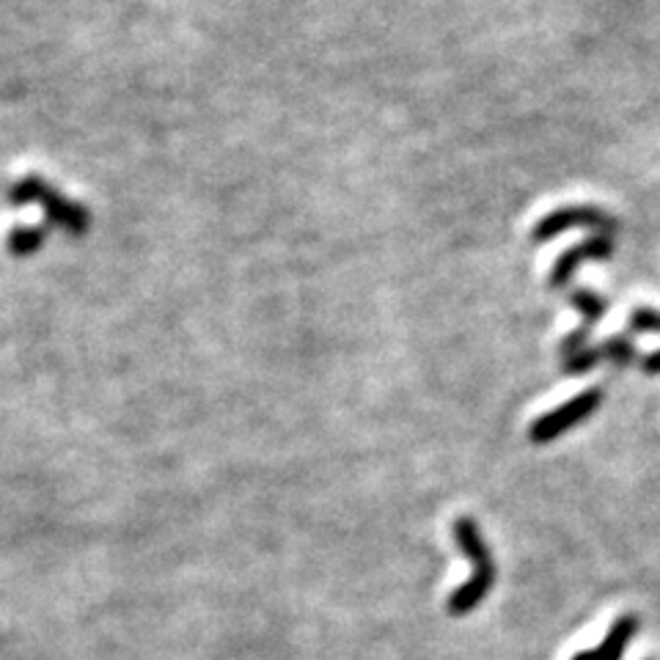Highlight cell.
Returning a JSON list of instances; mask_svg holds the SVG:
<instances>
[{
    "label": "cell",
    "instance_id": "obj_11",
    "mask_svg": "<svg viewBox=\"0 0 660 660\" xmlns=\"http://www.w3.org/2000/svg\"><path fill=\"white\" fill-rule=\"evenodd\" d=\"M633 333H644V337H660V312L649 306L633 308L631 319H627Z\"/></svg>",
    "mask_w": 660,
    "mask_h": 660
},
{
    "label": "cell",
    "instance_id": "obj_7",
    "mask_svg": "<svg viewBox=\"0 0 660 660\" xmlns=\"http://www.w3.org/2000/svg\"><path fill=\"white\" fill-rule=\"evenodd\" d=\"M638 627H642V622H638L636 613H625V617H619L617 622H613L600 647L572 655V660H622L627 647H631L633 636L638 633Z\"/></svg>",
    "mask_w": 660,
    "mask_h": 660
},
{
    "label": "cell",
    "instance_id": "obj_5",
    "mask_svg": "<svg viewBox=\"0 0 660 660\" xmlns=\"http://www.w3.org/2000/svg\"><path fill=\"white\" fill-rule=\"evenodd\" d=\"M611 254H613L611 234H592V237H586L584 242H578V245L567 248L564 254L556 259L554 270H550V276H548L550 289H564L567 283L572 281V276L578 272V267L584 265V262L611 259Z\"/></svg>",
    "mask_w": 660,
    "mask_h": 660
},
{
    "label": "cell",
    "instance_id": "obj_12",
    "mask_svg": "<svg viewBox=\"0 0 660 660\" xmlns=\"http://www.w3.org/2000/svg\"><path fill=\"white\" fill-rule=\"evenodd\" d=\"M642 369L647 371V375H660V350H655V353L644 355V358H642Z\"/></svg>",
    "mask_w": 660,
    "mask_h": 660
},
{
    "label": "cell",
    "instance_id": "obj_8",
    "mask_svg": "<svg viewBox=\"0 0 660 660\" xmlns=\"http://www.w3.org/2000/svg\"><path fill=\"white\" fill-rule=\"evenodd\" d=\"M48 234H50V226H17L7 240L9 254L17 256V259H23V256H34L36 251L45 245Z\"/></svg>",
    "mask_w": 660,
    "mask_h": 660
},
{
    "label": "cell",
    "instance_id": "obj_6",
    "mask_svg": "<svg viewBox=\"0 0 660 660\" xmlns=\"http://www.w3.org/2000/svg\"><path fill=\"white\" fill-rule=\"evenodd\" d=\"M572 306L581 312V317H584V322L578 325L575 330H572L570 337L561 342V358H570V355L581 353V350H586V344H589L592 330H595V325L600 322L602 317H606V301H602L600 295H595L592 289H572L570 295Z\"/></svg>",
    "mask_w": 660,
    "mask_h": 660
},
{
    "label": "cell",
    "instance_id": "obj_4",
    "mask_svg": "<svg viewBox=\"0 0 660 660\" xmlns=\"http://www.w3.org/2000/svg\"><path fill=\"white\" fill-rule=\"evenodd\" d=\"M570 229H592L595 234H613L619 224L597 206H559V210L536 220V226L531 229V240L536 245H543V242H550L554 237L564 234Z\"/></svg>",
    "mask_w": 660,
    "mask_h": 660
},
{
    "label": "cell",
    "instance_id": "obj_9",
    "mask_svg": "<svg viewBox=\"0 0 660 660\" xmlns=\"http://www.w3.org/2000/svg\"><path fill=\"white\" fill-rule=\"evenodd\" d=\"M600 350H602V360L619 366V369H625V366H631L633 360H636V344H633L627 337L606 339V342L600 344Z\"/></svg>",
    "mask_w": 660,
    "mask_h": 660
},
{
    "label": "cell",
    "instance_id": "obj_2",
    "mask_svg": "<svg viewBox=\"0 0 660 660\" xmlns=\"http://www.w3.org/2000/svg\"><path fill=\"white\" fill-rule=\"evenodd\" d=\"M9 199L12 204H36L41 213L48 215L50 226H59V229L69 231L72 237H82L91 229V215L86 206H80L77 201L61 195L53 185H48L45 179H39L36 174L20 179L17 185L9 188Z\"/></svg>",
    "mask_w": 660,
    "mask_h": 660
},
{
    "label": "cell",
    "instance_id": "obj_10",
    "mask_svg": "<svg viewBox=\"0 0 660 660\" xmlns=\"http://www.w3.org/2000/svg\"><path fill=\"white\" fill-rule=\"evenodd\" d=\"M597 364H602L600 344H597V347L581 350V353L570 355V358H561V371L570 375V378H581V375H586V371L595 369Z\"/></svg>",
    "mask_w": 660,
    "mask_h": 660
},
{
    "label": "cell",
    "instance_id": "obj_1",
    "mask_svg": "<svg viewBox=\"0 0 660 660\" xmlns=\"http://www.w3.org/2000/svg\"><path fill=\"white\" fill-rule=\"evenodd\" d=\"M452 534L457 548H460V554L473 564V575L471 581H466V584L457 586V589L452 592L446 608L452 617H466V613H471L473 608L482 606L484 597H487L490 589L495 586V564H493V556H490V545L484 543L477 520L457 518L454 520Z\"/></svg>",
    "mask_w": 660,
    "mask_h": 660
},
{
    "label": "cell",
    "instance_id": "obj_3",
    "mask_svg": "<svg viewBox=\"0 0 660 660\" xmlns=\"http://www.w3.org/2000/svg\"><path fill=\"white\" fill-rule=\"evenodd\" d=\"M600 405H602V389H586L584 394L572 396L570 402L559 405L556 410L543 412V416L529 427L531 443L545 446V443L556 441V437H561L564 432L584 424L592 412H597V407Z\"/></svg>",
    "mask_w": 660,
    "mask_h": 660
}]
</instances>
